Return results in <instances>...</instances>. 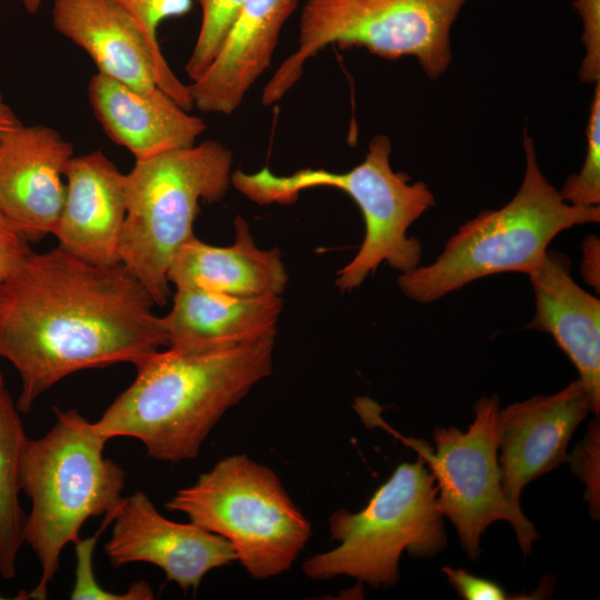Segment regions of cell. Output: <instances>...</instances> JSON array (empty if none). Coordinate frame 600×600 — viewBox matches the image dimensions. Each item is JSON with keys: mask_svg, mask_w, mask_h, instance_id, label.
Segmentation results:
<instances>
[{"mask_svg": "<svg viewBox=\"0 0 600 600\" xmlns=\"http://www.w3.org/2000/svg\"><path fill=\"white\" fill-rule=\"evenodd\" d=\"M154 306L122 263L97 266L58 246L31 251L0 282V358L20 377L19 412L71 373L136 366L167 347Z\"/></svg>", "mask_w": 600, "mask_h": 600, "instance_id": "6da1fadb", "label": "cell"}, {"mask_svg": "<svg viewBox=\"0 0 600 600\" xmlns=\"http://www.w3.org/2000/svg\"><path fill=\"white\" fill-rule=\"evenodd\" d=\"M274 343L271 334L207 352L160 350L136 364L133 382L93 424L108 440L138 439L153 459H192L224 412L271 373Z\"/></svg>", "mask_w": 600, "mask_h": 600, "instance_id": "7a4b0ae2", "label": "cell"}, {"mask_svg": "<svg viewBox=\"0 0 600 600\" xmlns=\"http://www.w3.org/2000/svg\"><path fill=\"white\" fill-rule=\"evenodd\" d=\"M523 150L526 168L514 197L502 208L484 210L462 224L432 263L401 273L398 284L403 294L430 303L488 276L529 274L556 236L574 226L600 221L599 207L570 204L548 181L527 130Z\"/></svg>", "mask_w": 600, "mask_h": 600, "instance_id": "3957f363", "label": "cell"}, {"mask_svg": "<svg viewBox=\"0 0 600 600\" xmlns=\"http://www.w3.org/2000/svg\"><path fill=\"white\" fill-rule=\"evenodd\" d=\"M56 423L39 439H28L20 486L31 501L23 539L36 553L41 576L28 598L46 599L48 584L82 524L107 514L123 499L124 472L104 458L108 441L77 410L54 409Z\"/></svg>", "mask_w": 600, "mask_h": 600, "instance_id": "277c9868", "label": "cell"}, {"mask_svg": "<svg viewBox=\"0 0 600 600\" xmlns=\"http://www.w3.org/2000/svg\"><path fill=\"white\" fill-rule=\"evenodd\" d=\"M391 151L390 138L378 134L371 139L364 160L349 171L307 168L279 176L263 167L252 173L232 171L231 184L259 204L291 203L301 191L319 187L349 194L362 213L366 229L359 251L336 280L341 291H351L382 262L400 274L420 266L421 242L407 232L436 204V198L426 182H411L408 174L393 171Z\"/></svg>", "mask_w": 600, "mask_h": 600, "instance_id": "5b68a950", "label": "cell"}, {"mask_svg": "<svg viewBox=\"0 0 600 600\" xmlns=\"http://www.w3.org/2000/svg\"><path fill=\"white\" fill-rule=\"evenodd\" d=\"M232 153L217 140L136 160L127 173V213L119 258L157 306L170 297L168 271L192 237L201 201L222 200L231 186Z\"/></svg>", "mask_w": 600, "mask_h": 600, "instance_id": "8992f818", "label": "cell"}, {"mask_svg": "<svg viewBox=\"0 0 600 600\" xmlns=\"http://www.w3.org/2000/svg\"><path fill=\"white\" fill-rule=\"evenodd\" d=\"M468 0H304L296 50L262 90L264 107L281 100L306 62L330 44L362 47L383 59L411 56L430 79L451 60V28Z\"/></svg>", "mask_w": 600, "mask_h": 600, "instance_id": "52a82bcc", "label": "cell"}, {"mask_svg": "<svg viewBox=\"0 0 600 600\" xmlns=\"http://www.w3.org/2000/svg\"><path fill=\"white\" fill-rule=\"evenodd\" d=\"M437 494L421 457L399 464L363 509H341L330 517V534L338 546L308 558L304 574L316 580L346 576L371 588L393 586L403 552L428 558L447 547Z\"/></svg>", "mask_w": 600, "mask_h": 600, "instance_id": "ba28073f", "label": "cell"}, {"mask_svg": "<svg viewBox=\"0 0 600 600\" xmlns=\"http://www.w3.org/2000/svg\"><path fill=\"white\" fill-rule=\"evenodd\" d=\"M166 508L228 540L254 579L290 569L311 536L309 521L277 474L247 454L218 461Z\"/></svg>", "mask_w": 600, "mask_h": 600, "instance_id": "9c48e42d", "label": "cell"}, {"mask_svg": "<svg viewBox=\"0 0 600 600\" xmlns=\"http://www.w3.org/2000/svg\"><path fill=\"white\" fill-rule=\"evenodd\" d=\"M356 403L363 419L383 426L423 459L436 481L439 509L456 528L460 546L470 560H478L482 534L499 520L512 526L524 556L532 551L539 533L522 510L510 506L501 488L498 461L500 402L497 394L481 397L474 403V419L467 431L457 427H436L434 447L391 429L374 416L369 399H358Z\"/></svg>", "mask_w": 600, "mask_h": 600, "instance_id": "30bf717a", "label": "cell"}, {"mask_svg": "<svg viewBox=\"0 0 600 600\" xmlns=\"http://www.w3.org/2000/svg\"><path fill=\"white\" fill-rule=\"evenodd\" d=\"M104 551L114 568L132 562L157 566L182 590L197 589L211 570L237 560L232 544L199 526L163 517L137 491L119 503Z\"/></svg>", "mask_w": 600, "mask_h": 600, "instance_id": "8fae6325", "label": "cell"}, {"mask_svg": "<svg viewBox=\"0 0 600 600\" xmlns=\"http://www.w3.org/2000/svg\"><path fill=\"white\" fill-rule=\"evenodd\" d=\"M592 412V403L577 379L553 394L514 402L498 414V461L501 488L516 510L524 487L568 460L576 428Z\"/></svg>", "mask_w": 600, "mask_h": 600, "instance_id": "7c38bea8", "label": "cell"}, {"mask_svg": "<svg viewBox=\"0 0 600 600\" xmlns=\"http://www.w3.org/2000/svg\"><path fill=\"white\" fill-rule=\"evenodd\" d=\"M73 146L51 127L20 124L0 137V210L30 242L53 234Z\"/></svg>", "mask_w": 600, "mask_h": 600, "instance_id": "4fadbf2b", "label": "cell"}, {"mask_svg": "<svg viewBox=\"0 0 600 600\" xmlns=\"http://www.w3.org/2000/svg\"><path fill=\"white\" fill-rule=\"evenodd\" d=\"M64 178V204L53 232L58 247L97 266L120 263L127 173L103 151L94 150L73 156Z\"/></svg>", "mask_w": 600, "mask_h": 600, "instance_id": "5bb4252c", "label": "cell"}, {"mask_svg": "<svg viewBox=\"0 0 600 600\" xmlns=\"http://www.w3.org/2000/svg\"><path fill=\"white\" fill-rule=\"evenodd\" d=\"M298 0H244L204 71L190 81L193 108L232 114L268 70L282 27Z\"/></svg>", "mask_w": 600, "mask_h": 600, "instance_id": "9a60e30c", "label": "cell"}, {"mask_svg": "<svg viewBox=\"0 0 600 600\" xmlns=\"http://www.w3.org/2000/svg\"><path fill=\"white\" fill-rule=\"evenodd\" d=\"M88 97L107 137L136 160L193 146L207 128L159 87L139 89L97 72Z\"/></svg>", "mask_w": 600, "mask_h": 600, "instance_id": "2e32d148", "label": "cell"}, {"mask_svg": "<svg viewBox=\"0 0 600 600\" xmlns=\"http://www.w3.org/2000/svg\"><path fill=\"white\" fill-rule=\"evenodd\" d=\"M536 312L528 328L550 333L579 373L592 403L600 411V300L572 278L567 256L548 250L528 274Z\"/></svg>", "mask_w": 600, "mask_h": 600, "instance_id": "e0dca14e", "label": "cell"}, {"mask_svg": "<svg viewBox=\"0 0 600 600\" xmlns=\"http://www.w3.org/2000/svg\"><path fill=\"white\" fill-rule=\"evenodd\" d=\"M281 311L280 296L240 298L181 288L161 320L168 348L207 352L276 334Z\"/></svg>", "mask_w": 600, "mask_h": 600, "instance_id": "ac0fdd59", "label": "cell"}, {"mask_svg": "<svg viewBox=\"0 0 600 600\" xmlns=\"http://www.w3.org/2000/svg\"><path fill=\"white\" fill-rule=\"evenodd\" d=\"M52 23L89 56L98 73L139 89L158 87L146 38L114 0H54Z\"/></svg>", "mask_w": 600, "mask_h": 600, "instance_id": "d6986e66", "label": "cell"}, {"mask_svg": "<svg viewBox=\"0 0 600 600\" xmlns=\"http://www.w3.org/2000/svg\"><path fill=\"white\" fill-rule=\"evenodd\" d=\"M234 241L217 247L196 236L173 257L168 279L176 289L194 288L240 298L280 296L288 273L278 248H258L248 222L234 219Z\"/></svg>", "mask_w": 600, "mask_h": 600, "instance_id": "ffe728a7", "label": "cell"}, {"mask_svg": "<svg viewBox=\"0 0 600 600\" xmlns=\"http://www.w3.org/2000/svg\"><path fill=\"white\" fill-rule=\"evenodd\" d=\"M28 438L19 410L0 387V576L16 577L17 556L24 543L26 514L19 502L22 454Z\"/></svg>", "mask_w": 600, "mask_h": 600, "instance_id": "44dd1931", "label": "cell"}, {"mask_svg": "<svg viewBox=\"0 0 600 600\" xmlns=\"http://www.w3.org/2000/svg\"><path fill=\"white\" fill-rule=\"evenodd\" d=\"M136 21L149 46L157 68V83L181 107L191 111L193 102L189 84L183 83L173 72L162 52L158 39L160 24L170 18L187 14L193 0H114Z\"/></svg>", "mask_w": 600, "mask_h": 600, "instance_id": "7402d4cb", "label": "cell"}, {"mask_svg": "<svg viewBox=\"0 0 600 600\" xmlns=\"http://www.w3.org/2000/svg\"><path fill=\"white\" fill-rule=\"evenodd\" d=\"M587 151L582 167L566 180L560 194L580 207L600 204V82L596 83L586 127Z\"/></svg>", "mask_w": 600, "mask_h": 600, "instance_id": "603a6c76", "label": "cell"}, {"mask_svg": "<svg viewBox=\"0 0 600 600\" xmlns=\"http://www.w3.org/2000/svg\"><path fill=\"white\" fill-rule=\"evenodd\" d=\"M201 9L198 36L184 66L190 81L212 61L244 0H193Z\"/></svg>", "mask_w": 600, "mask_h": 600, "instance_id": "cb8c5ba5", "label": "cell"}, {"mask_svg": "<svg viewBox=\"0 0 600 600\" xmlns=\"http://www.w3.org/2000/svg\"><path fill=\"white\" fill-rule=\"evenodd\" d=\"M114 510L104 514L103 526L112 523ZM102 526V527H103ZM101 527V529H102ZM100 529V530H101ZM99 530V532H100ZM99 532L94 537L86 540H79L76 542V579L74 586L71 591L70 598L73 600H146L153 599V592L151 591L147 582H137L130 587V589L122 594H116L102 589L96 581L93 574L92 557L96 541Z\"/></svg>", "mask_w": 600, "mask_h": 600, "instance_id": "d4e9b609", "label": "cell"}, {"mask_svg": "<svg viewBox=\"0 0 600 600\" xmlns=\"http://www.w3.org/2000/svg\"><path fill=\"white\" fill-rule=\"evenodd\" d=\"M599 420L589 424L583 440L568 454L567 462L571 463L572 471L586 486L584 498L589 503V511L593 519L599 518Z\"/></svg>", "mask_w": 600, "mask_h": 600, "instance_id": "484cf974", "label": "cell"}, {"mask_svg": "<svg viewBox=\"0 0 600 600\" xmlns=\"http://www.w3.org/2000/svg\"><path fill=\"white\" fill-rule=\"evenodd\" d=\"M572 6L580 16L583 27L584 57L579 70L581 82H600V0H574Z\"/></svg>", "mask_w": 600, "mask_h": 600, "instance_id": "4316f807", "label": "cell"}, {"mask_svg": "<svg viewBox=\"0 0 600 600\" xmlns=\"http://www.w3.org/2000/svg\"><path fill=\"white\" fill-rule=\"evenodd\" d=\"M441 571L457 593L466 600L539 599L537 594H510L497 582L474 576L462 568L444 566Z\"/></svg>", "mask_w": 600, "mask_h": 600, "instance_id": "83f0119b", "label": "cell"}, {"mask_svg": "<svg viewBox=\"0 0 600 600\" xmlns=\"http://www.w3.org/2000/svg\"><path fill=\"white\" fill-rule=\"evenodd\" d=\"M29 241L0 210V282L31 252Z\"/></svg>", "mask_w": 600, "mask_h": 600, "instance_id": "f1b7e54d", "label": "cell"}, {"mask_svg": "<svg viewBox=\"0 0 600 600\" xmlns=\"http://www.w3.org/2000/svg\"><path fill=\"white\" fill-rule=\"evenodd\" d=\"M600 243L599 238L596 236H589L586 238L582 244V276L584 281L591 286L597 292H599V253Z\"/></svg>", "mask_w": 600, "mask_h": 600, "instance_id": "f546056e", "label": "cell"}, {"mask_svg": "<svg viewBox=\"0 0 600 600\" xmlns=\"http://www.w3.org/2000/svg\"><path fill=\"white\" fill-rule=\"evenodd\" d=\"M20 124L21 121L16 116L12 108L7 103L0 91V137Z\"/></svg>", "mask_w": 600, "mask_h": 600, "instance_id": "4dcf8cb0", "label": "cell"}, {"mask_svg": "<svg viewBox=\"0 0 600 600\" xmlns=\"http://www.w3.org/2000/svg\"><path fill=\"white\" fill-rule=\"evenodd\" d=\"M44 0H21L24 9L30 13V14H36L42 3H43Z\"/></svg>", "mask_w": 600, "mask_h": 600, "instance_id": "1f68e13d", "label": "cell"}, {"mask_svg": "<svg viewBox=\"0 0 600 600\" xmlns=\"http://www.w3.org/2000/svg\"><path fill=\"white\" fill-rule=\"evenodd\" d=\"M1 386H4V379H3V376H2V373L0 371V387Z\"/></svg>", "mask_w": 600, "mask_h": 600, "instance_id": "d6a6232c", "label": "cell"}, {"mask_svg": "<svg viewBox=\"0 0 600 600\" xmlns=\"http://www.w3.org/2000/svg\"><path fill=\"white\" fill-rule=\"evenodd\" d=\"M3 597L0 596V599H2Z\"/></svg>", "mask_w": 600, "mask_h": 600, "instance_id": "836d02e7", "label": "cell"}]
</instances>
